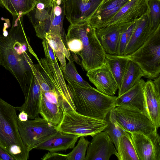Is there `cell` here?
Here are the masks:
<instances>
[{
	"mask_svg": "<svg viewBox=\"0 0 160 160\" xmlns=\"http://www.w3.org/2000/svg\"><path fill=\"white\" fill-rule=\"evenodd\" d=\"M72 57L74 59V60L77 63L80 65H82L81 62L80 60L78 59V58L76 54L72 52Z\"/></svg>",
	"mask_w": 160,
	"mask_h": 160,
	"instance_id": "obj_39",
	"label": "cell"
},
{
	"mask_svg": "<svg viewBox=\"0 0 160 160\" xmlns=\"http://www.w3.org/2000/svg\"><path fill=\"white\" fill-rule=\"evenodd\" d=\"M108 124L103 131L106 132L112 139L117 150L119 142L124 135H129L130 134L125 131L118 123L115 117L114 108L109 113Z\"/></svg>",
	"mask_w": 160,
	"mask_h": 160,
	"instance_id": "obj_27",
	"label": "cell"
},
{
	"mask_svg": "<svg viewBox=\"0 0 160 160\" xmlns=\"http://www.w3.org/2000/svg\"><path fill=\"white\" fill-rule=\"evenodd\" d=\"M138 20L132 23L122 33L117 52L118 55H123L124 50L134 30Z\"/></svg>",
	"mask_w": 160,
	"mask_h": 160,
	"instance_id": "obj_33",
	"label": "cell"
},
{
	"mask_svg": "<svg viewBox=\"0 0 160 160\" xmlns=\"http://www.w3.org/2000/svg\"><path fill=\"white\" fill-rule=\"evenodd\" d=\"M129 60L123 55L106 53L105 63L111 72L117 83L118 89L120 87Z\"/></svg>",
	"mask_w": 160,
	"mask_h": 160,
	"instance_id": "obj_21",
	"label": "cell"
},
{
	"mask_svg": "<svg viewBox=\"0 0 160 160\" xmlns=\"http://www.w3.org/2000/svg\"><path fill=\"white\" fill-rule=\"evenodd\" d=\"M139 160H160V137L157 130L147 135L130 133Z\"/></svg>",
	"mask_w": 160,
	"mask_h": 160,
	"instance_id": "obj_11",
	"label": "cell"
},
{
	"mask_svg": "<svg viewBox=\"0 0 160 160\" xmlns=\"http://www.w3.org/2000/svg\"><path fill=\"white\" fill-rule=\"evenodd\" d=\"M89 0H82V2H83L86 3L88 2Z\"/></svg>",
	"mask_w": 160,
	"mask_h": 160,
	"instance_id": "obj_41",
	"label": "cell"
},
{
	"mask_svg": "<svg viewBox=\"0 0 160 160\" xmlns=\"http://www.w3.org/2000/svg\"><path fill=\"white\" fill-rule=\"evenodd\" d=\"M65 16L64 0H52L51 11L48 18L33 27L36 36L42 39L47 33L60 36L66 43L63 22Z\"/></svg>",
	"mask_w": 160,
	"mask_h": 160,
	"instance_id": "obj_10",
	"label": "cell"
},
{
	"mask_svg": "<svg viewBox=\"0 0 160 160\" xmlns=\"http://www.w3.org/2000/svg\"><path fill=\"white\" fill-rule=\"evenodd\" d=\"M20 112L18 115V118L19 120L24 122L28 120V115L27 113L23 111Z\"/></svg>",
	"mask_w": 160,
	"mask_h": 160,
	"instance_id": "obj_37",
	"label": "cell"
},
{
	"mask_svg": "<svg viewBox=\"0 0 160 160\" xmlns=\"http://www.w3.org/2000/svg\"><path fill=\"white\" fill-rule=\"evenodd\" d=\"M42 45L45 55V58L49 63H54L57 62L54 52L46 39H42Z\"/></svg>",
	"mask_w": 160,
	"mask_h": 160,
	"instance_id": "obj_34",
	"label": "cell"
},
{
	"mask_svg": "<svg viewBox=\"0 0 160 160\" xmlns=\"http://www.w3.org/2000/svg\"><path fill=\"white\" fill-rule=\"evenodd\" d=\"M18 124L21 138L29 152L58 131L57 126L39 117L24 122L18 118Z\"/></svg>",
	"mask_w": 160,
	"mask_h": 160,
	"instance_id": "obj_7",
	"label": "cell"
},
{
	"mask_svg": "<svg viewBox=\"0 0 160 160\" xmlns=\"http://www.w3.org/2000/svg\"><path fill=\"white\" fill-rule=\"evenodd\" d=\"M60 68L64 78L66 80L71 81L82 87L89 88H92L78 74L72 60L71 59L69 61L64 67H60Z\"/></svg>",
	"mask_w": 160,
	"mask_h": 160,
	"instance_id": "obj_30",
	"label": "cell"
},
{
	"mask_svg": "<svg viewBox=\"0 0 160 160\" xmlns=\"http://www.w3.org/2000/svg\"><path fill=\"white\" fill-rule=\"evenodd\" d=\"M159 2V0H152L149 5L148 3L150 21L154 31L160 27Z\"/></svg>",
	"mask_w": 160,
	"mask_h": 160,
	"instance_id": "obj_32",
	"label": "cell"
},
{
	"mask_svg": "<svg viewBox=\"0 0 160 160\" xmlns=\"http://www.w3.org/2000/svg\"><path fill=\"white\" fill-rule=\"evenodd\" d=\"M41 160H66V155L65 154L60 153L57 152L49 151L48 153L45 154L41 158Z\"/></svg>",
	"mask_w": 160,
	"mask_h": 160,
	"instance_id": "obj_35",
	"label": "cell"
},
{
	"mask_svg": "<svg viewBox=\"0 0 160 160\" xmlns=\"http://www.w3.org/2000/svg\"><path fill=\"white\" fill-rule=\"evenodd\" d=\"M114 110L118 123L129 134L137 132L147 135L157 130L148 117L138 110L122 106L115 107Z\"/></svg>",
	"mask_w": 160,
	"mask_h": 160,
	"instance_id": "obj_9",
	"label": "cell"
},
{
	"mask_svg": "<svg viewBox=\"0 0 160 160\" xmlns=\"http://www.w3.org/2000/svg\"><path fill=\"white\" fill-rule=\"evenodd\" d=\"M142 77H145V75L141 68L135 63L129 60L120 87L118 89V96L132 88Z\"/></svg>",
	"mask_w": 160,
	"mask_h": 160,
	"instance_id": "obj_23",
	"label": "cell"
},
{
	"mask_svg": "<svg viewBox=\"0 0 160 160\" xmlns=\"http://www.w3.org/2000/svg\"><path fill=\"white\" fill-rule=\"evenodd\" d=\"M40 72L51 88L55 90L64 104L65 111H76L69 89L58 62H48L46 58L38 61Z\"/></svg>",
	"mask_w": 160,
	"mask_h": 160,
	"instance_id": "obj_8",
	"label": "cell"
},
{
	"mask_svg": "<svg viewBox=\"0 0 160 160\" xmlns=\"http://www.w3.org/2000/svg\"><path fill=\"white\" fill-rule=\"evenodd\" d=\"M16 111L0 97V146L15 160H27L29 152L20 135Z\"/></svg>",
	"mask_w": 160,
	"mask_h": 160,
	"instance_id": "obj_4",
	"label": "cell"
},
{
	"mask_svg": "<svg viewBox=\"0 0 160 160\" xmlns=\"http://www.w3.org/2000/svg\"><path fill=\"white\" fill-rule=\"evenodd\" d=\"M154 31L152 29L150 21L148 10L137 21L134 30L122 55L130 54L138 49Z\"/></svg>",
	"mask_w": 160,
	"mask_h": 160,
	"instance_id": "obj_18",
	"label": "cell"
},
{
	"mask_svg": "<svg viewBox=\"0 0 160 160\" xmlns=\"http://www.w3.org/2000/svg\"><path fill=\"white\" fill-rule=\"evenodd\" d=\"M146 82L144 95L149 118L156 129L160 127V76Z\"/></svg>",
	"mask_w": 160,
	"mask_h": 160,
	"instance_id": "obj_14",
	"label": "cell"
},
{
	"mask_svg": "<svg viewBox=\"0 0 160 160\" xmlns=\"http://www.w3.org/2000/svg\"><path fill=\"white\" fill-rule=\"evenodd\" d=\"M54 50L55 55L61 64V67H64L66 65V57L69 61L72 60L70 51L66 48L62 38L58 35L50 33L46 34L45 38Z\"/></svg>",
	"mask_w": 160,
	"mask_h": 160,
	"instance_id": "obj_24",
	"label": "cell"
},
{
	"mask_svg": "<svg viewBox=\"0 0 160 160\" xmlns=\"http://www.w3.org/2000/svg\"><path fill=\"white\" fill-rule=\"evenodd\" d=\"M23 16H12L9 33L0 35V65L16 79L25 97L33 74L34 64L29 52L35 53L24 30Z\"/></svg>",
	"mask_w": 160,
	"mask_h": 160,
	"instance_id": "obj_1",
	"label": "cell"
},
{
	"mask_svg": "<svg viewBox=\"0 0 160 160\" xmlns=\"http://www.w3.org/2000/svg\"><path fill=\"white\" fill-rule=\"evenodd\" d=\"M52 0H35L36 3H42L46 7H48L51 6Z\"/></svg>",
	"mask_w": 160,
	"mask_h": 160,
	"instance_id": "obj_38",
	"label": "cell"
},
{
	"mask_svg": "<svg viewBox=\"0 0 160 160\" xmlns=\"http://www.w3.org/2000/svg\"><path fill=\"white\" fill-rule=\"evenodd\" d=\"M113 143L105 131L96 134L88 146L85 160H108L112 155L118 158V153Z\"/></svg>",
	"mask_w": 160,
	"mask_h": 160,
	"instance_id": "obj_13",
	"label": "cell"
},
{
	"mask_svg": "<svg viewBox=\"0 0 160 160\" xmlns=\"http://www.w3.org/2000/svg\"><path fill=\"white\" fill-rule=\"evenodd\" d=\"M0 160H15L7 151L0 146Z\"/></svg>",
	"mask_w": 160,
	"mask_h": 160,
	"instance_id": "obj_36",
	"label": "cell"
},
{
	"mask_svg": "<svg viewBox=\"0 0 160 160\" xmlns=\"http://www.w3.org/2000/svg\"><path fill=\"white\" fill-rule=\"evenodd\" d=\"M67 80L77 112L89 117L106 120L108 114L115 107L117 97L108 95L93 87H82Z\"/></svg>",
	"mask_w": 160,
	"mask_h": 160,
	"instance_id": "obj_2",
	"label": "cell"
},
{
	"mask_svg": "<svg viewBox=\"0 0 160 160\" xmlns=\"http://www.w3.org/2000/svg\"><path fill=\"white\" fill-rule=\"evenodd\" d=\"M84 137H80L76 146L70 152L66 154V160H85L86 151L90 142Z\"/></svg>",
	"mask_w": 160,
	"mask_h": 160,
	"instance_id": "obj_31",
	"label": "cell"
},
{
	"mask_svg": "<svg viewBox=\"0 0 160 160\" xmlns=\"http://www.w3.org/2000/svg\"><path fill=\"white\" fill-rule=\"evenodd\" d=\"M145 83L143 79H141L132 88L117 97L115 102V107L122 106L136 109L149 118L144 95Z\"/></svg>",
	"mask_w": 160,
	"mask_h": 160,
	"instance_id": "obj_15",
	"label": "cell"
},
{
	"mask_svg": "<svg viewBox=\"0 0 160 160\" xmlns=\"http://www.w3.org/2000/svg\"><path fill=\"white\" fill-rule=\"evenodd\" d=\"M130 25H114L96 28L97 36L106 53L117 55L121 34Z\"/></svg>",
	"mask_w": 160,
	"mask_h": 160,
	"instance_id": "obj_17",
	"label": "cell"
},
{
	"mask_svg": "<svg viewBox=\"0 0 160 160\" xmlns=\"http://www.w3.org/2000/svg\"><path fill=\"white\" fill-rule=\"evenodd\" d=\"M130 0H111L99 8L88 22L95 28H98L107 15L115 8H121Z\"/></svg>",
	"mask_w": 160,
	"mask_h": 160,
	"instance_id": "obj_26",
	"label": "cell"
},
{
	"mask_svg": "<svg viewBox=\"0 0 160 160\" xmlns=\"http://www.w3.org/2000/svg\"><path fill=\"white\" fill-rule=\"evenodd\" d=\"M42 89L38 80L33 72L30 85L22 105L16 107L19 112L23 111L28 114V118L34 119L39 117Z\"/></svg>",
	"mask_w": 160,
	"mask_h": 160,
	"instance_id": "obj_19",
	"label": "cell"
},
{
	"mask_svg": "<svg viewBox=\"0 0 160 160\" xmlns=\"http://www.w3.org/2000/svg\"><path fill=\"white\" fill-rule=\"evenodd\" d=\"M67 37L80 40L79 55L82 65L86 71L100 67L105 63L106 54L96 33V28L88 21L70 24Z\"/></svg>",
	"mask_w": 160,
	"mask_h": 160,
	"instance_id": "obj_3",
	"label": "cell"
},
{
	"mask_svg": "<svg viewBox=\"0 0 160 160\" xmlns=\"http://www.w3.org/2000/svg\"><path fill=\"white\" fill-rule=\"evenodd\" d=\"M39 114L42 118L57 126L62 119L63 112L59 106L49 101L41 91Z\"/></svg>",
	"mask_w": 160,
	"mask_h": 160,
	"instance_id": "obj_22",
	"label": "cell"
},
{
	"mask_svg": "<svg viewBox=\"0 0 160 160\" xmlns=\"http://www.w3.org/2000/svg\"><path fill=\"white\" fill-rule=\"evenodd\" d=\"M51 11V5L46 7L41 3H37L33 8L27 15L33 27L49 17Z\"/></svg>",
	"mask_w": 160,
	"mask_h": 160,
	"instance_id": "obj_29",
	"label": "cell"
},
{
	"mask_svg": "<svg viewBox=\"0 0 160 160\" xmlns=\"http://www.w3.org/2000/svg\"><path fill=\"white\" fill-rule=\"evenodd\" d=\"M123 56L139 67L145 78L151 79L158 78L160 73V27L141 47L131 54Z\"/></svg>",
	"mask_w": 160,
	"mask_h": 160,
	"instance_id": "obj_5",
	"label": "cell"
},
{
	"mask_svg": "<svg viewBox=\"0 0 160 160\" xmlns=\"http://www.w3.org/2000/svg\"><path fill=\"white\" fill-rule=\"evenodd\" d=\"M35 0H0V6L5 8L12 16H24L35 6Z\"/></svg>",
	"mask_w": 160,
	"mask_h": 160,
	"instance_id": "obj_25",
	"label": "cell"
},
{
	"mask_svg": "<svg viewBox=\"0 0 160 160\" xmlns=\"http://www.w3.org/2000/svg\"><path fill=\"white\" fill-rule=\"evenodd\" d=\"M80 137L79 136L65 133L58 131L55 134L40 144L35 149L57 152L73 148Z\"/></svg>",
	"mask_w": 160,
	"mask_h": 160,
	"instance_id": "obj_20",
	"label": "cell"
},
{
	"mask_svg": "<svg viewBox=\"0 0 160 160\" xmlns=\"http://www.w3.org/2000/svg\"><path fill=\"white\" fill-rule=\"evenodd\" d=\"M87 76L97 89L106 95L112 96L118 89L116 81L105 63L88 71Z\"/></svg>",
	"mask_w": 160,
	"mask_h": 160,
	"instance_id": "obj_16",
	"label": "cell"
},
{
	"mask_svg": "<svg viewBox=\"0 0 160 160\" xmlns=\"http://www.w3.org/2000/svg\"><path fill=\"white\" fill-rule=\"evenodd\" d=\"M62 119L57 127L63 133L81 136H91L103 131L108 124L106 120L81 114L74 110L65 111Z\"/></svg>",
	"mask_w": 160,
	"mask_h": 160,
	"instance_id": "obj_6",
	"label": "cell"
},
{
	"mask_svg": "<svg viewBox=\"0 0 160 160\" xmlns=\"http://www.w3.org/2000/svg\"><path fill=\"white\" fill-rule=\"evenodd\" d=\"M117 150L119 160H139L130 134L123 136L121 138Z\"/></svg>",
	"mask_w": 160,
	"mask_h": 160,
	"instance_id": "obj_28",
	"label": "cell"
},
{
	"mask_svg": "<svg viewBox=\"0 0 160 160\" xmlns=\"http://www.w3.org/2000/svg\"><path fill=\"white\" fill-rule=\"evenodd\" d=\"M111 0H102L100 6L98 9L102 7L103 5L105 4L106 3L109 2Z\"/></svg>",
	"mask_w": 160,
	"mask_h": 160,
	"instance_id": "obj_40",
	"label": "cell"
},
{
	"mask_svg": "<svg viewBox=\"0 0 160 160\" xmlns=\"http://www.w3.org/2000/svg\"><path fill=\"white\" fill-rule=\"evenodd\" d=\"M102 0H64L65 16L70 24L88 21L98 10Z\"/></svg>",
	"mask_w": 160,
	"mask_h": 160,
	"instance_id": "obj_12",
	"label": "cell"
}]
</instances>
